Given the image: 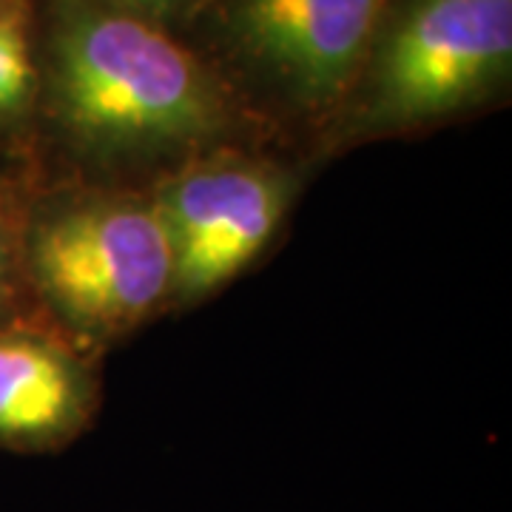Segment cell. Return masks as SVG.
I'll list each match as a JSON object with an SVG mask.
<instances>
[{
    "instance_id": "1",
    "label": "cell",
    "mask_w": 512,
    "mask_h": 512,
    "mask_svg": "<svg viewBox=\"0 0 512 512\" xmlns=\"http://www.w3.org/2000/svg\"><path fill=\"white\" fill-rule=\"evenodd\" d=\"M37 123L86 171L163 180L256 128L183 37L114 0H37Z\"/></svg>"
},
{
    "instance_id": "3",
    "label": "cell",
    "mask_w": 512,
    "mask_h": 512,
    "mask_svg": "<svg viewBox=\"0 0 512 512\" xmlns=\"http://www.w3.org/2000/svg\"><path fill=\"white\" fill-rule=\"evenodd\" d=\"M510 77L512 0H393L325 143L439 128L501 103Z\"/></svg>"
},
{
    "instance_id": "4",
    "label": "cell",
    "mask_w": 512,
    "mask_h": 512,
    "mask_svg": "<svg viewBox=\"0 0 512 512\" xmlns=\"http://www.w3.org/2000/svg\"><path fill=\"white\" fill-rule=\"evenodd\" d=\"M393 0H208L197 49L259 126L328 137Z\"/></svg>"
},
{
    "instance_id": "8",
    "label": "cell",
    "mask_w": 512,
    "mask_h": 512,
    "mask_svg": "<svg viewBox=\"0 0 512 512\" xmlns=\"http://www.w3.org/2000/svg\"><path fill=\"white\" fill-rule=\"evenodd\" d=\"M29 197L26 180L0 165V328L40 319L23 276V222Z\"/></svg>"
},
{
    "instance_id": "6",
    "label": "cell",
    "mask_w": 512,
    "mask_h": 512,
    "mask_svg": "<svg viewBox=\"0 0 512 512\" xmlns=\"http://www.w3.org/2000/svg\"><path fill=\"white\" fill-rule=\"evenodd\" d=\"M97 407L94 353L40 319L0 328V450L57 453L92 427Z\"/></svg>"
},
{
    "instance_id": "5",
    "label": "cell",
    "mask_w": 512,
    "mask_h": 512,
    "mask_svg": "<svg viewBox=\"0 0 512 512\" xmlns=\"http://www.w3.org/2000/svg\"><path fill=\"white\" fill-rule=\"evenodd\" d=\"M302 177L288 163L231 146L197 157L151 188L171 248L168 308L200 305L234 282L291 214Z\"/></svg>"
},
{
    "instance_id": "7",
    "label": "cell",
    "mask_w": 512,
    "mask_h": 512,
    "mask_svg": "<svg viewBox=\"0 0 512 512\" xmlns=\"http://www.w3.org/2000/svg\"><path fill=\"white\" fill-rule=\"evenodd\" d=\"M37 0H0V154L37 126Z\"/></svg>"
},
{
    "instance_id": "2",
    "label": "cell",
    "mask_w": 512,
    "mask_h": 512,
    "mask_svg": "<svg viewBox=\"0 0 512 512\" xmlns=\"http://www.w3.org/2000/svg\"><path fill=\"white\" fill-rule=\"evenodd\" d=\"M23 276L37 316L86 353L168 308L171 248L151 188L74 185L32 194Z\"/></svg>"
}]
</instances>
